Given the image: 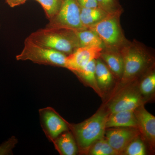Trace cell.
Here are the masks:
<instances>
[{"mask_svg":"<svg viewBox=\"0 0 155 155\" xmlns=\"http://www.w3.org/2000/svg\"><path fill=\"white\" fill-rule=\"evenodd\" d=\"M36 44L68 55L79 48L74 30L64 28H42L27 38Z\"/></svg>","mask_w":155,"mask_h":155,"instance_id":"cell-1","label":"cell"},{"mask_svg":"<svg viewBox=\"0 0 155 155\" xmlns=\"http://www.w3.org/2000/svg\"><path fill=\"white\" fill-rule=\"evenodd\" d=\"M108 113L99 111L84 122L71 125L78 146L83 150L104 137Z\"/></svg>","mask_w":155,"mask_h":155,"instance_id":"cell-2","label":"cell"},{"mask_svg":"<svg viewBox=\"0 0 155 155\" xmlns=\"http://www.w3.org/2000/svg\"><path fill=\"white\" fill-rule=\"evenodd\" d=\"M124 61L122 83H126L137 77L149 63L150 57L142 46L136 43H127L120 49Z\"/></svg>","mask_w":155,"mask_h":155,"instance_id":"cell-3","label":"cell"},{"mask_svg":"<svg viewBox=\"0 0 155 155\" xmlns=\"http://www.w3.org/2000/svg\"><path fill=\"white\" fill-rule=\"evenodd\" d=\"M122 11L109 14L96 24L88 28L97 34L101 40L104 48L121 49L127 43L119 21Z\"/></svg>","mask_w":155,"mask_h":155,"instance_id":"cell-4","label":"cell"},{"mask_svg":"<svg viewBox=\"0 0 155 155\" xmlns=\"http://www.w3.org/2000/svg\"><path fill=\"white\" fill-rule=\"evenodd\" d=\"M67 55L64 53L43 47L25 39L22 52L16 56L17 61H30L43 65L66 67Z\"/></svg>","mask_w":155,"mask_h":155,"instance_id":"cell-5","label":"cell"},{"mask_svg":"<svg viewBox=\"0 0 155 155\" xmlns=\"http://www.w3.org/2000/svg\"><path fill=\"white\" fill-rule=\"evenodd\" d=\"M49 21L46 27L74 31L85 28L81 22L80 7L76 0H62L60 10Z\"/></svg>","mask_w":155,"mask_h":155,"instance_id":"cell-6","label":"cell"},{"mask_svg":"<svg viewBox=\"0 0 155 155\" xmlns=\"http://www.w3.org/2000/svg\"><path fill=\"white\" fill-rule=\"evenodd\" d=\"M39 113L43 130L50 140L54 141L61 134L68 131V124L53 108H43Z\"/></svg>","mask_w":155,"mask_h":155,"instance_id":"cell-7","label":"cell"},{"mask_svg":"<svg viewBox=\"0 0 155 155\" xmlns=\"http://www.w3.org/2000/svg\"><path fill=\"white\" fill-rule=\"evenodd\" d=\"M134 127H113L105 131L106 139L118 153L123 152L130 142L139 135Z\"/></svg>","mask_w":155,"mask_h":155,"instance_id":"cell-8","label":"cell"},{"mask_svg":"<svg viewBox=\"0 0 155 155\" xmlns=\"http://www.w3.org/2000/svg\"><path fill=\"white\" fill-rule=\"evenodd\" d=\"M104 48L79 47L67 56L66 67L74 72L82 69L92 60L99 58Z\"/></svg>","mask_w":155,"mask_h":155,"instance_id":"cell-9","label":"cell"},{"mask_svg":"<svg viewBox=\"0 0 155 155\" xmlns=\"http://www.w3.org/2000/svg\"><path fill=\"white\" fill-rule=\"evenodd\" d=\"M142 98L140 95L132 90L122 92L112 101L109 107L111 113L120 111H134L143 105Z\"/></svg>","mask_w":155,"mask_h":155,"instance_id":"cell-10","label":"cell"},{"mask_svg":"<svg viewBox=\"0 0 155 155\" xmlns=\"http://www.w3.org/2000/svg\"><path fill=\"white\" fill-rule=\"evenodd\" d=\"M139 129L151 144H155V117L143 105L134 111Z\"/></svg>","mask_w":155,"mask_h":155,"instance_id":"cell-11","label":"cell"},{"mask_svg":"<svg viewBox=\"0 0 155 155\" xmlns=\"http://www.w3.org/2000/svg\"><path fill=\"white\" fill-rule=\"evenodd\" d=\"M100 58L116 77L121 78L124 70V61L120 49L104 48Z\"/></svg>","mask_w":155,"mask_h":155,"instance_id":"cell-12","label":"cell"},{"mask_svg":"<svg viewBox=\"0 0 155 155\" xmlns=\"http://www.w3.org/2000/svg\"><path fill=\"white\" fill-rule=\"evenodd\" d=\"M134 127L138 128V124L134 111H120L111 113L108 116L106 128Z\"/></svg>","mask_w":155,"mask_h":155,"instance_id":"cell-13","label":"cell"},{"mask_svg":"<svg viewBox=\"0 0 155 155\" xmlns=\"http://www.w3.org/2000/svg\"><path fill=\"white\" fill-rule=\"evenodd\" d=\"M95 76L97 84L101 92L108 90L114 83V75L100 58L96 60Z\"/></svg>","mask_w":155,"mask_h":155,"instance_id":"cell-14","label":"cell"},{"mask_svg":"<svg viewBox=\"0 0 155 155\" xmlns=\"http://www.w3.org/2000/svg\"><path fill=\"white\" fill-rule=\"evenodd\" d=\"M79 47L104 48V44L97 34L90 28L74 31Z\"/></svg>","mask_w":155,"mask_h":155,"instance_id":"cell-15","label":"cell"},{"mask_svg":"<svg viewBox=\"0 0 155 155\" xmlns=\"http://www.w3.org/2000/svg\"><path fill=\"white\" fill-rule=\"evenodd\" d=\"M59 152L64 155H75L78 151L74 137L68 131L59 135L53 142Z\"/></svg>","mask_w":155,"mask_h":155,"instance_id":"cell-16","label":"cell"},{"mask_svg":"<svg viewBox=\"0 0 155 155\" xmlns=\"http://www.w3.org/2000/svg\"><path fill=\"white\" fill-rule=\"evenodd\" d=\"M109 14L98 7L90 8H80V19L84 28H89L100 22Z\"/></svg>","mask_w":155,"mask_h":155,"instance_id":"cell-17","label":"cell"},{"mask_svg":"<svg viewBox=\"0 0 155 155\" xmlns=\"http://www.w3.org/2000/svg\"><path fill=\"white\" fill-rule=\"evenodd\" d=\"M96 60H92L82 69L73 72L92 87L98 94H101V92L97 86L96 79Z\"/></svg>","mask_w":155,"mask_h":155,"instance_id":"cell-18","label":"cell"},{"mask_svg":"<svg viewBox=\"0 0 155 155\" xmlns=\"http://www.w3.org/2000/svg\"><path fill=\"white\" fill-rule=\"evenodd\" d=\"M89 154L92 155L119 154L111 147L104 137L97 140L90 147Z\"/></svg>","mask_w":155,"mask_h":155,"instance_id":"cell-19","label":"cell"},{"mask_svg":"<svg viewBox=\"0 0 155 155\" xmlns=\"http://www.w3.org/2000/svg\"><path fill=\"white\" fill-rule=\"evenodd\" d=\"M41 4L47 17L51 19L58 13L61 8L62 0H35Z\"/></svg>","mask_w":155,"mask_h":155,"instance_id":"cell-20","label":"cell"},{"mask_svg":"<svg viewBox=\"0 0 155 155\" xmlns=\"http://www.w3.org/2000/svg\"><path fill=\"white\" fill-rule=\"evenodd\" d=\"M123 152L124 154L127 155H145L147 154L145 145L139 136L130 142Z\"/></svg>","mask_w":155,"mask_h":155,"instance_id":"cell-21","label":"cell"},{"mask_svg":"<svg viewBox=\"0 0 155 155\" xmlns=\"http://www.w3.org/2000/svg\"><path fill=\"white\" fill-rule=\"evenodd\" d=\"M140 90L142 94L150 95L154 92L155 90V74L152 72L143 79L140 85Z\"/></svg>","mask_w":155,"mask_h":155,"instance_id":"cell-22","label":"cell"},{"mask_svg":"<svg viewBox=\"0 0 155 155\" xmlns=\"http://www.w3.org/2000/svg\"><path fill=\"white\" fill-rule=\"evenodd\" d=\"M98 7L109 14L122 11L119 0H96Z\"/></svg>","mask_w":155,"mask_h":155,"instance_id":"cell-23","label":"cell"},{"mask_svg":"<svg viewBox=\"0 0 155 155\" xmlns=\"http://www.w3.org/2000/svg\"><path fill=\"white\" fill-rule=\"evenodd\" d=\"M17 143V139L14 137L5 142L0 146V155L10 154Z\"/></svg>","mask_w":155,"mask_h":155,"instance_id":"cell-24","label":"cell"},{"mask_svg":"<svg viewBox=\"0 0 155 155\" xmlns=\"http://www.w3.org/2000/svg\"><path fill=\"white\" fill-rule=\"evenodd\" d=\"M80 8H90L98 7L96 0H76Z\"/></svg>","mask_w":155,"mask_h":155,"instance_id":"cell-25","label":"cell"},{"mask_svg":"<svg viewBox=\"0 0 155 155\" xmlns=\"http://www.w3.org/2000/svg\"><path fill=\"white\" fill-rule=\"evenodd\" d=\"M27 0H6V2L11 8L19 6L25 3Z\"/></svg>","mask_w":155,"mask_h":155,"instance_id":"cell-26","label":"cell"}]
</instances>
